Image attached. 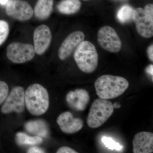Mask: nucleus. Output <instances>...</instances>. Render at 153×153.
I'll use <instances>...</instances> for the list:
<instances>
[{
  "label": "nucleus",
  "mask_w": 153,
  "mask_h": 153,
  "mask_svg": "<svg viewBox=\"0 0 153 153\" xmlns=\"http://www.w3.org/2000/svg\"><path fill=\"white\" fill-rule=\"evenodd\" d=\"M25 103L27 109L33 115H42L47 112L49 105L47 89L38 83L30 85L25 92Z\"/></svg>",
  "instance_id": "nucleus-2"
},
{
  "label": "nucleus",
  "mask_w": 153,
  "mask_h": 153,
  "mask_svg": "<svg viewBox=\"0 0 153 153\" xmlns=\"http://www.w3.org/2000/svg\"><path fill=\"white\" fill-rule=\"evenodd\" d=\"M57 123L64 133L72 134L79 131L83 126V122L79 118H74L71 113L65 111L59 115Z\"/></svg>",
  "instance_id": "nucleus-12"
},
{
  "label": "nucleus",
  "mask_w": 153,
  "mask_h": 153,
  "mask_svg": "<svg viewBox=\"0 0 153 153\" xmlns=\"http://www.w3.org/2000/svg\"><path fill=\"white\" fill-rule=\"evenodd\" d=\"M147 55L149 59L151 62H153V44L149 46L147 50Z\"/></svg>",
  "instance_id": "nucleus-26"
},
{
  "label": "nucleus",
  "mask_w": 153,
  "mask_h": 153,
  "mask_svg": "<svg viewBox=\"0 0 153 153\" xmlns=\"http://www.w3.org/2000/svg\"><path fill=\"white\" fill-rule=\"evenodd\" d=\"M9 33L8 24L6 21L0 20V46L6 41Z\"/></svg>",
  "instance_id": "nucleus-20"
},
{
  "label": "nucleus",
  "mask_w": 153,
  "mask_h": 153,
  "mask_svg": "<svg viewBox=\"0 0 153 153\" xmlns=\"http://www.w3.org/2000/svg\"><path fill=\"white\" fill-rule=\"evenodd\" d=\"M83 1H88L89 0H83Z\"/></svg>",
  "instance_id": "nucleus-30"
},
{
  "label": "nucleus",
  "mask_w": 153,
  "mask_h": 153,
  "mask_svg": "<svg viewBox=\"0 0 153 153\" xmlns=\"http://www.w3.org/2000/svg\"><path fill=\"white\" fill-rule=\"evenodd\" d=\"M6 10L9 16L21 22L30 20L34 14V11L31 5L23 0L9 1L7 3Z\"/></svg>",
  "instance_id": "nucleus-8"
},
{
  "label": "nucleus",
  "mask_w": 153,
  "mask_h": 153,
  "mask_svg": "<svg viewBox=\"0 0 153 153\" xmlns=\"http://www.w3.org/2000/svg\"><path fill=\"white\" fill-rule=\"evenodd\" d=\"M90 95L85 89L71 91L66 96V101L70 108L76 111L85 110L90 101Z\"/></svg>",
  "instance_id": "nucleus-13"
},
{
  "label": "nucleus",
  "mask_w": 153,
  "mask_h": 153,
  "mask_svg": "<svg viewBox=\"0 0 153 153\" xmlns=\"http://www.w3.org/2000/svg\"><path fill=\"white\" fill-rule=\"evenodd\" d=\"M8 0H0V4L2 5H5L7 4Z\"/></svg>",
  "instance_id": "nucleus-28"
},
{
  "label": "nucleus",
  "mask_w": 153,
  "mask_h": 153,
  "mask_svg": "<svg viewBox=\"0 0 153 153\" xmlns=\"http://www.w3.org/2000/svg\"><path fill=\"white\" fill-rule=\"evenodd\" d=\"M57 153H76L77 152L71 148L68 147L63 146L60 148L57 152Z\"/></svg>",
  "instance_id": "nucleus-23"
},
{
  "label": "nucleus",
  "mask_w": 153,
  "mask_h": 153,
  "mask_svg": "<svg viewBox=\"0 0 153 153\" xmlns=\"http://www.w3.org/2000/svg\"><path fill=\"white\" fill-rule=\"evenodd\" d=\"M134 11L130 6L127 5H124L118 11L117 19L121 23H127L133 19Z\"/></svg>",
  "instance_id": "nucleus-19"
},
{
  "label": "nucleus",
  "mask_w": 153,
  "mask_h": 153,
  "mask_svg": "<svg viewBox=\"0 0 153 153\" xmlns=\"http://www.w3.org/2000/svg\"><path fill=\"white\" fill-rule=\"evenodd\" d=\"M81 2L79 0H61L57 5L58 11L65 15H72L80 10Z\"/></svg>",
  "instance_id": "nucleus-17"
},
{
  "label": "nucleus",
  "mask_w": 153,
  "mask_h": 153,
  "mask_svg": "<svg viewBox=\"0 0 153 153\" xmlns=\"http://www.w3.org/2000/svg\"><path fill=\"white\" fill-rule=\"evenodd\" d=\"M16 140L18 144L20 145L34 146L40 144L43 142V139L41 137L30 136L23 132H19L16 134Z\"/></svg>",
  "instance_id": "nucleus-18"
},
{
  "label": "nucleus",
  "mask_w": 153,
  "mask_h": 153,
  "mask_svg": "<svg viewBox=\"0 0 153 153\" xmlns=\"http://www.w3.org/2000/svg\"><path fill=\"white\" fill-rule=\"evenodd\" d=\"M102 141L105 146L109 148V149H116L117 150H120L121 149V147L119 144L115 142L111 139L109 138L103 137Z\"/></svg>",
  "instance_id": "nucleus-22"
},
{
  "label": "nucleus",
  "mask_w": 153,
  "mask_h": 153,
  "mask_svg": "<svg viewBox=\"0 0 153 153\" xmlns=\"http://www.w3.org/2000/svg\"><path fill=\"white\" fill-rule=\"evenodd\" d=\"M45 151L41 148L37 147H33L30 148L28 150L27 153H45Z\"/></svg>",
  "instance_id": "nucleus-25"
},
{
  "label": "nucleus",
  "mask_w": 153,
  "mask_h": 153,
  "mask_svg": "<svg viewBox=\"0 0 153 153\" xmlns=\"http://www.w3.org/2000/svg\"><path fill=\"white\" fill-rule=\"evenodd\" d=\"M129 86V82L122 76L109 74L102 75L94 83L97 94L100 98L109 100L123 94Z\"/></svg>",
  "instance_id": "nucleus-1"
},
{
  "label": "nucleus",
  "mask_w": 153,
  "mask_h": 153,
  "mask_svg": "<svg viewBox=\"0 0 153 153\" xmlns=\"http://www.w3.org/2000/svg\"><path fill=\"white\" fill-rule=\"evenodd\" d=\"M8 85L6 82L0 81V105L6 100L9 94Z\"/></svg>",
  "instance_id": "nucleus-21"
},
{
  "label": "nucleus",
  "mask_w": 153,
  "mask_h": 153,
  "mask_svg": "<svg viewBox=\"0 0 153 153\" xmlns=\"http://www.w3.org/2000/svg\"><path fill=\"white\" fill-rule=\"evenodd\" d=\"M85 35L80 31H75L68 35L63 41L58 50V57L61 60H66L72 54L82 41Z\"/></svg>",
  "instance_id": "nucleus-11"
},
{
  "label": "nucleus",
  "mask_w": 153,
  "mask_h": 153,
  "mask_svg": "<svg viewBox=\"0 0 153 153\" xmlns=\"http://www.w3.org/2000/svg\"><path fill=\"white\" fill-rule=\"evenodd\" d=\"M74 57L78 68L84 73H93L97 68L98 53L95 46L90 41H82L75 49Z\"/></svg>",
  "instance_id": "nucleus-3"
},
{
  "label": "nucleus",
  "mask_w": 153,
  "mask_h": 153,
  "mask_svg": "<svg viewBox=\"0 0 153 153\" xmlns=\"http://www.w3.org/2000/svg\"><path fill=\"white\" fill-rule=\"evenodd\" d=\"M113 106L114 107V108H119L120 107V105H119L116 102H115L114 104H113Z\"/></svg>",
  "instance_id": "nucleus-29"
},
{
  "label": "nucleus",
  "mask_w": 153,
  "mask_h": 153,
  "mask_svg": "<svg viewBox=\"0 0 153 153\" xmlns=\"http://www.w3.org/2000/svg\"><path fill=\"white\" fill-rule=\"evenodd\" d=\"M25 91L21 86L13 88L1 108L3 114L12 112L21 113L25 110Z\"/></svg>",
  "instance_id": "nucleus-7"
},
{
  "label": "nucleus",
  "mask_w": 153,
  "mask_h": 153,
  "mask_svg": "<svg viewBox=\"0 0 153 153\" xmlns=\"http://www.w3.org/2000/svg\"><path fill=\"white\" fill-rule=\"evenodd\" d=\"M35 48L31 44L12 43L7 48V56L11 62L17 64L26 63L35 57Z\"/></svg>",
  "instance_id": "nucleus-5"
},
{
  "label": "nucleus",
  "mask_w": 153,
  "mask_h": 153,
  "mask_svg": "<svg viewBox=\"0 0 153 153\" xmlns=\"http://www.w3.org/2000/svg\"><path fill=\"white\" fill-rule=\"evenodd\" d=\"M153 67L152 64H151V65H149L146 69V71L147 73L152 75V76H153Z\"/></svg>",
  "instance_id": "nucleus-27"
},
{
  "label": "nucleus",
  "mask_w": 153,
  "mask_h": 153,
  "mask_svg": "<svg viewBox=\"0 0 153 153\" xmlns=\"http://www.w3.org/2000/svg\"><path fill=\"white\" fill-rule=\"evenodd\" d=\"M114 111L113 104L108 100L100 98L95 100L88 115V126L91 128L100 127L111 117Z\"/></svg>",
  "instance_id": "nucleus-4"
},
{
  "label": "nucleus",
  "mask_w": 153,
  "mask_h": 153,
  "mask_svg": "<svg viewBox=\"0 0 153 153\" xmlns=\"http://www.w3.org/2000/svg\"><path fill=\"white\" fill-rule=\"evenodd\" d=\"M97 37L100 46L108 52L117 53L121 49V40L116 31L111 27H102L97 32Z\"/></svg>",
  "instance_id": "nucleus-6"
},
{
  "label": "nucleus",
  "mask_w": 153,
  "mask_h": 153,
  "mask_svg": "<svg viewBox=\"0 0 153 153\" xmlns=\"http://www.w3.org/2000/svg\"><path fill=\"white\" fill-rule=\"evenodd\" d=\"M138 33L146 38L153 36V18L148 15L143 9L139 7L134 11L133 19Z\"/></svg>",
  "instance_id": "nucleus-9"
},
{
  "label": "nucleus",
  "mask_w": 153,
  "mask_h": 153,
  "mask_svg": "<svg viewBox=\"0 0 153 153\" xmlns=\"http://www.w3.org/2000/svg\"><path fill=\"white\" fill-rule=\"evenodd\" d=\"M53 0H38L34 9L35 16L40 20L48 19L53 10Z\"/></svg>",
  "instance_id": "nucleus-15"
},
{
  "label": "nucleus",
  "mask_w": 153,
  "mask_h": 153,
  "mask_svg": "<svg viewBox=\"0 0 153 153\" xmlns=\"http://www.w3.org/2000/svg\"><path fill=\"white\" fill-rule=\"evenodd\" d=\"M25 129L30 133L37 136L45 137L48 136V127L46 123L41 120L31 121L25 125Z\"/></svg>",
  "instance_id": "nucleus-16"
},
{
  "label": "nucleus",
  "mask_w": 153,
  "mask_h": 153,
  "mask_svg": "<svg viewBox=\"0 0 153 153\" xmlns=\"http://www.w3.org/2000/svg\"><path fill=\"white\" fill-rule=\"evenodd\" d=\"M145 12L149 15L151 17L153 18V4H149L145 6L144 9Z\"/></svg>",
  "instance_id": "nucleus-24"
},
{
  "label": "nucleus",
  "mask_w": 153,
  "mask_h": 153,
  "mask_svg": "<svg viewBox=\"0 0 153 153\" xmlns=\"http://www.w3.org/2000/svg\"><path fill=\"white\" fill-rule=\"evenodd\" d=\"M51 30L47 25L38 26L34 31L33 35L34 48L37 55L44 54L49 48L52 41Z\"/></svg>",
  "instance_id": "nucleus-10"
},
{
  "label": "nucleus",
  "mask_w": 153,
  "mask_h": 153,
  "mask_svg": "<svg viewBox=\"0 0 153 153\" xmlns=\"http://www.w3.org/2000/svg\"><path fill=\"white\" fill-rule=\"evenodd\" d=\"M134 153H151L153 152V134L141 131L134 137L132 142Z\"/></svg>",
  "instance_id": "nucleus-14"
}]
</instances>
